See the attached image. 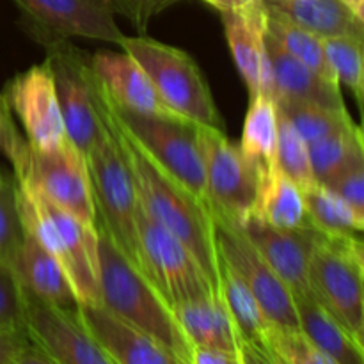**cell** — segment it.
Segmentation results:
<instances>
[{"label": "cell", "mask_w": 364, "mask_h": 364, "mask_svg": "<svg viewBox=\"0 0 364 364\" xmlns=\"http://www.w3.org/2000/svg\"><path fill=\"white\" fill-rule=\"evenodd\" d=\"M364 36H334L323 38V50L333 68L336 80L354 95L361 105L364 95V63H363Z\"/></svg>", "instance_id": "cell-32"}, {"label": "cell", "mask_w": 364, "mask_h": 364, "mask_svg": "<svg viewBox=\"0 0 364 364\" xmlns=\"http://www.w3.org/2000/svg\"><path fill=\"white\" fill-rule=\"evenodd\" d=\"M25 333L53 364H117L91 334L78 308H60L23 290Z\"/></svg>", "instance_id": "cell-11"}, {"label": "cell", "mask_w": 364, "mask_h": 364, "mask_svg": "<svg viewBox=\"0 0 364 364\" xmlns=\"http://www.w3.org/2000/svg\"><path fill=\"white\" fill-rule=\"evenodd\" d=\"M2 98L23 127L25 139L32 149L48 151L68 137L52 68L46 59L11 78Z\"/></svg>", "instance_id": "cell-14"}, {"label": "cell", "mask_w": 364, "mask_h": 364, "mask_svg": "<svg viewBox=\"0 0 364 364\" xmlns=\"http://www.w3.org/2000/svg\"><path fill=\"white\" fill-rule=\"evenodd\" d=\"M78 315L117 364H188L166 345L114 316L103 306H78Z\"/></svg>", "instance_id": "cell-18"}, {"label": "cell", "mask_w": 364, "mask_h": 364, "mask_svg": "<svg viewBox=\"0 0 364 364\" xmlns=\"http://www.w3.org/2000/svg\"><path fill=\"white\" fill-rule=\"evenodd\" d=\"M309 159L316 183H326L340 171L347 169L358 160H364L361 128L354 123L352 127L313 142L309 144Z\"/></svg>", "instance_id": "cell-29"}, {"label": "cell", "mask_w": 364, "mask_h": 364, "mask_svg": "<svg viewBox=\"0 0 364 364\" xmlns=\"http://www.w3.org/2000/svg\"><path fill=\"white\" fill-rule=\"evenodd\" d=\"M0 327L25 329L23 288L7 267H0Z\"/></svg>", "instance_id": "cell-35"}, {"label": "cell", "mask_w": 364, "mask_h": 364, "mask_svg": "<svg viewBox=\"0 0 364 364\" xmlns=\"http://www.w3.org/2000/svg\"><path fill=\"white\" fill-rule=\"evenodd\" d=\"M117 46L141 64L160 98L174 112L203 127L224 130L208 82L185 50L144 34L123 36Z\"/></svg>", "instance_id": "cell-4"}, {"label": "cell", "mask_w": 364, "mask_h": 364, "mask_svg": "<svg viewBox=\"0 0 364 364\" xmlns=\"http://www.w3.org/2000/svg\"><path fill=\"white\" fill-rule=\"evenodd\" d=\"M198 134L213 219L242 228L255 206L258 173L224 130L199 124Z\"/></svg>", "instance_id": "cell-7"}, {"label": "cell", "mask_w": 364, "mask_h": 364, "mask_svg": "<svg viewBox=\"0 0 364 364\" xmlns=\"http://www.w3.org/2000/svg\"><path fill=\"white\" fill-rule=\"evenodd\" d=\"M25 329H9L0 327V364H11L14 355L28 343Z\"/></svg>", "instance_id": "cell-39"}, {"label": "cell", "mask_w": 364, "mask_h": 364, "mask_svg": "<svg viewBox=\"0 0 364 364\" xmlns=\"http://www.w3.org/2000/svg\"><path fill=\"white\" fill-rule=\"evenodd\" d=\"M277 110V107H276ZM277 169L290 178L301 191L316 183L309 159V146L297 134L294 124L288 121L281 110H277V144H276Z\"/></svg>", "instance_id": "cell-31"}, {"label": "cell", "mask_w": 364, "mask_h": 364, "mask_svg": "<svg viewBox=\"0 0 364 364\" xmlns=\"http://www.w3.org/2000/svg\"><path fill=\"white\" fill-rule=\"evenodd\" d=\"M219 295L230 313V318L242 343V350L267 354L269 352L267 334L272 326L263 315L255 295L251 294L244 279L223 259L219 267Z\"/></svg>", "instance_id": "cell-23"}, {"label": "cell", "mask_w": 364, "mask_h": 364, "mask_svg": "<svg viewBox=\"0 0 364 364\" xmlns=\"http://www.w3.org/2000/svg\"><path fill=\"white\" fill-rule=\"evenodd\" d=\"M91 68L103 89L117 107L146 116H180L155 89L141 64L127 52H98Z\"/></svg>", "instance_id": "cell-17"}, {"label": "cell", "mask_w": 364, "mask_h": 364, "mask_svg": "<svg viewBox=\"0 0 364 364\" xmlns=\"http://www.w3.org/2000/svg\"><path fill=\"white\" fill-rule=\"evenodd\" d=\"M306 212L311 226L334 237H359L364 230V215H359L350 205L338 198L322 183L304 188Z\"/></svg>", "instance_id": "cell-27"}, {"label": "cell", "mask_w": 364, "mask_h": 364, "mask_svg": "<svg viewBox=\"0 0 364 364\" xmlns=\"http://www.w3.org/2000/svg\"><path fill=\"white\" fill-rule=\"evenodd\" d=\"M191 364H245L242 354L208 347H192Z\"/></svg>", "instance_id": "cell-40"}, {"label": "cell", "mask_w": 364, "mask_h": 364, "mask_svg": "<svg viewBox=\"0 0 364 364\" xmlns=\"http://www.w3.org/2000/svg\"><path fill=\"white\" fill-rule=\"evenodd\" d=\"M267 34L299 63L308 66L309 70L318 73L326 80L338 84L336 75L326 57L322 38L311 34L309 31L299 27L294 21L287 20L279 13H274L270 9H267Z\"/></svg>", "instance_id": "cell-28"}, {"label": "cell", "mask_w": 364, "mask_h": 364, "mask_svg": "<svg viewBox=\"0 0 364 364\" xmlns=\"http://www.w3.org/2000/svg\"><path fill=\"white\" fill-rule=\"evenodd\" d=\"M31 34L46 39L84 38L119 45L123 32L109 0H13Z\"/></svg>", "instance_id": "cell-13"}, {"label": "cell", "mask_w": 364, "mask_h": 364, "mask_svg": "<svg viewBox=\"0 0 364 364\" xmlns=\"http://www.w3.org/2000/svg\"><path fill=\"white\" fill-rule=\"evenodd\" d=\"M228 46L249 95L274 100L272 70L267 52V7L263 0L220 13Z\"/></svg>", "instance_id": "cell-15"}, {"label": "cell", "mask_w": 364, "mask_h": 364, "mask_svg": "<svg viewBox=\"0 0 364 364\" xmlns=\"http://www.w3.org/2000/svg\"><path fill=\"white\" fill-rule=\"evenodd\" d=\"M13 272L21 288L60 308H78L77 295L57 259L25 231Z\"/></svg>", "instance_id": "cell-21"}, {"label": "cell", "mask_w": 364, "mask_h": 364, "mask_svg": "<svg viewBox=\"0 0 364 364\" xmlns=\"http://www.w3.org/2000/svg\"><path fill=\"white\" fill-rule=\"evenodd\" d=\"M96 231L103 308L135 329L155 338L191 364L192 347L169 302L137 267L121 255L105 231L100 228H96Z\"/></svg>", "instance_id": "cell-2"}, {"label": "cell", "mask_w": 364, "mask_h": 364, "mask_svg": "<svg viewBox=\"0 0 364 364\" xmlns=\"http://www.w3.org/2000/svg\"><path fill=\"white\" fill-rule=\"evenodd\" d=\"M322 185L350 205L359 215H364V160H358Z\"/></svg>", "instance_id": "cell-37"}, {"label": "cell", "mask_w": 364, "mask_h": 364, "mask_svg": "<svg viewBox=\"0 0 364 364\" xmlns=\"http://www.w3.org/2000/svg\"><path fill=\"white\" fill-rule=\"evenodd\" d=\"M95 98L96 109L112 128L114 137L119 144L123 159L134 180L141 208L155 223L171 231L191 251V255L201 265L203 272L212 283L213 290L219 294L220 258L212 210L183 185L178 183L171 174H167L135 141L134 135L123 127V123L114 114L96 75Z\"/></svg>", "instance_id": "cell-1"}, {"label": "cell", "mask_w": 364, "mask_h": 364, "mask_svg": "<svg viewBox=\"0 0 364 364\" xmlns=\"http://www.w3.org/2000/svg\"><path fill=\"white\" fill-rule=\"evenodd\" d=\"M139 244L144 274L171 308L187 299L217 294L201 265L171 231L160 226L139 205Z\"/></svg>", "instance_id": "cell-9"}, {"label": "cell", "mask_w": 364, "mask_h": 364, "mask_svg": "<svg viewBox=\"0 0 364 364\" xmlns=\"http://www.w3.org/2000/svg\"><path fill=\"white\" fill-rule=\"evenodd\" d=\"M299 331L313 345L329 354L340 364H364V345L359 343L347 327L327 311L313 291L294 295Z\"/></svg>", "instance_id": "cell-22"}, {"label": "cell", "mask_w": 364, "mask_h": 364, "mask_svg": "<svg viewBox=\"0 0 364 364\" xmlns=\"http://www.w3.org/2000/svg\"><path fill=\"white\" fill-rule=\"evenodd\" d=\"M11 364H53V363L50 361V359L46 358V355L43 354V352L39 350L32 341H28V343L25 345L16 355H14V359L11 361Z\"/></svg>", "instance_id": "cell-41"}, {"label": "cell", "mask_w": 364, "mask_h": 364, "mask_svg": "<svg viewBox=\"0 0 364 364\" xmlns=\"http://www.w3.org/2000/svg\"><path fill=\"white\" fill-rule=\"evenodd\" d=\"M267 348L284 364H340L295 329L270 327Z\"/></svg>", "instance_id": "cell-34"}, {"label": "cell", "mask_w": 364, "mask_h": 364, "mask_svg": "<svg viewBox=\"0 0 364 364\" xmlns=\"http://www.w3.org/2000/svg\"><path fill=\"white\" fill-rule=\"evenodd\" d=\"M267 9L306 28L318 38L364 36L359 20L341 0H263Z\"/></svg>", "instance_id": "cell-24"}, {"label": "cell", "mask_w": 364, "mask_h": 364, "mask_svg": "<svg viewBox=\"0 0 364 364\" xmlns=\"http://www.w3.org/2000/svg\"><path fill=\"white\" fill-rule=\"evenodd\" d=\"M84 155L96 210L95 226L105 231L121 255L144 274L139 244L137 191L112 128L102 114L98 137Z\"/></svg>", "instance_id": "cell-3"}, {"label": "cell", "mask_w": 364, "mask_h": 364, "mask_svg": "<svg viewBox=\"0 0 364 364\" xmlns=\"http://www.w3.org/2000/svg\"><path fill=\"white\" fill-rule=\"evenodd\" d=\"M191 347H208L242 354V343L219 294L187 299L173 308Z\"/></svg>", "instance_id": "cell-20"}, {"label": "cell", "mask_w": 364, "mask_h": 364, "mask_svg": "<svg viewBox=\"0 0 364 364\" xmlns=\"http://www.w3.org/2000/svg\"><path fill=\"white\" fill-rule=\"evenodd\" d=\"M0 178H2V174H0Z\"/></svg>", "instance_id": "cell-46"}, {"label": "cell", "mask_w": 364, "mask_h": 364, "mask_svg": "<svg viewBox=\"0 0 364 364\" xmlns=\"http://www.w3.org/2000/svg\"><path fill=\"white\" fill-rule=\"evenodd\" d=\"M41 45L48 52L46 60L52 68L64 130L68 139L85 153L100 132L91 59L71 39H46Z\"/></svg>", "instance_id": "cell-8"}, {"label": "cell", "mask_w": 364, "mask_h": 364, "mask_svg": "<svg viewBox=\"0 0 364 364\" xmlns=\"http://www.w3.org/2000/svg\"><path fill=\"white\" fill-rule=\"evenodd\" d=\"M13 176L32 185L64 212L95 224L96 210L85 155L68 137L48 151L28 146L27 162Z\"/></svg>", "instance_id": "cell-10"}, {"label": "cell", "mask_w": 364, "mask_h": 364, "mask_svg": "<svg viewBox=\"0 0 364 364\" xmlns=\"http://www.w3.org/2000/svg\"><path fill=\"white\" fill-rule=\"evenodd\" d=\"M251 217L274 230L311 226L301 188L279 169L270 171L258 180V194Z\"/></svg>", "instance_id": "cell-25"}, {"label": "cell", "mask_w": 364, "mask_h": 364, "mask_svg": "<svg viewBox=\"0 0 364 364\" xmlns=\"http://www.w3.org/2000/svg\"><path fill=\"white\" fill-rule=\"evenodd\" d=\"M277 110L270 96L255 95L249 102L242 130L240 151L252 164L258 180L270 171L277 169Z\"/></svg>", "instance_id": "cell-26"}, {"label": "cell", "mask_w": 364, "mask_h": 364, "mask_svg": "<svg viewBox=\"0 0 364 364\" xmlns=\"http://www.w3.org/2000/svg\"><path fill=\"white\" fill-rule=\"evenodd\" d=\"M242 358H244V355H242ZM244 363H245V364H256V363H252V361H249V359H244Z\"/></svg>", "instance_id": "cell-45"}, {"label": "cell", "mask_w": 364, "mask_h": 364, "mask_svg": "<svg viewBox=\"0 0 364 364\" xmlns=\"http://www.w3.org/2000/svg\"><path fill=\"white\" fill-rule=\"evenodd\" d=\"M242 359H244V358H242Z\"/></svg>", "instance_id": "cell-47"}, {"label": "cell", "mask_w": 364, "mask_h": 364, "mask_svg": "<svg viewBox=\"0 0 364 364\" xmlns=\"http://www.w3.org/2000/svg\"><path fill=\"white\" fill-rule=\"evenodd\" d=\"M25 238L14 176L0 178V267L13 270Z\"/></svg>", "instance_id": "cell-33"}, {"label": "cell", "mask_w": 364, "mask_h": 364, "mask_svg": "<svg viewBox=\"0 0 364 364\" xmlns=\"http://www.w3.org/2000/svg\"><path fill=\"white\" fill-rule=\"evenodd\" d=\"M242 355H244V359H249V361L256 364H284L279 358H276L270 352H267V354H256V352L242 350Z\"/></svg>", "instance_id": "cell-43"}, {"label": "cell", "mask_w": 364, "mask_h": 364, "mask_svg": "<svg viewBox=\"0 0 364 364\" xmlns=\"http://www.w3.org/2000/svg\"><path fill=\"white\" fill-rule=\"evenodd\" d=\"M178 2H181V0H109L114 13L123 14L141 34L148 31L149 21L156 14L169 9L171 6Z\"/></svg>", "instance_id": "cell-38"}, {"label": "cell", "mask_w": 364, "mask_h": 364, "mask_svg": "<svg viewBox=\"0 0 364 364\" xmlns=\"http://www.w3.org/2000/svg\"><path fill=\"white\" fill-rule=\"evenodd\" d=\"M359 20L364 21V0H341Z\"/></svg>", "instance_id": "cell-44"}, {"label": "cell", "mask_w": 364, "mask_h": 364, "mask_svg": "<svg viewBox=\"0 0 364 364\" xmlns=\"http://www.w3.org/2000/svg\"><path fill=\"white\" fill-rule=\"evenodd\" d=\"M0 153L11 162L13 174L18 173L28 159L27 139L21 137V134L18 132L13 114L2 95H0Z\"/></svg>", "instance_id": "cell-36"}, {"label": "cell", "mask_w": 364, "mask_h": 364, "mask_svg": "<svg viewBox=\"0 0 364 364\" xmlns=\"http://www.w3.org/2000/svg\"><path fill=\"white\" fill-rule=\"evenodd\" d=\"M240 230L272 267L274 272L290 288L291 295L311 290L308 279L309 262L322 231L313 226L299 230H274L252 217H249Z\"/></svg>", "instance_id": "cell-16"}, {"label": "cell", "mask_w": 364, "mask_h": 364, "mask_svg": "<svg viewBox=\"0 0 364 364\" xmlns=\"http://www.w3.org/2000/svg\"><path fill=\"white\" fill-rule=\"evenodd\" d=\"M215 238L219 258L244 279L270 326L299 331L297 309L290 288L256 251L244 231L215 220Z\"/></svg>", "instance_id": "cell-12"}, {"label": "cell", "mask_w": 364, "mask_h": 364, "mask_svg": "<svg viewBox=\"0 0 364 364\" xmlns=\"http://www.w3.org/2000/svg\"><path fill=\"white\" fill-rule=\"evenodd\" d=\"M308 279L320 304L364 345V247L361 238L322 233L309 262Z\"/></svg>", "instance_id": "cell-5"}, {"label": "cell", "mask_w": 364, "mask_h": 364, "mask_svg": "<svg viewBox=\"0 0 364 364\" xmlns=\"http://www.w3.org/2000/svg\"><path fill=\"white\" fill-rule=\"evenodd\" d=\"M274 103L277 110L288 117L308 146L354 124L347 109H329L299 100H274Z\"/></svg>", "instance_id": "cell-30"}, {"label": "cell", "mask_w": 364, "mask_h": 364, "mask_svg": "<svg viewBox=\"0 0 364 364\" xmlns=\"http://www.w3.org/2000/svg\"><path fill=\"white\" fill-rule=\"evenodd\" d=\"M107 98L117 119L134 135L144 151L167 174H171L178 183L183 185L210 208L208 196H206L205 164L199 146V124L181 116L135 114L117 107L109 95Z\"/></svg>", "instance_id": "cell-6"}, {"label": "cell", "mask_w": 364, "mask_h": 364, "mask_svg": "<svg viewBox=\"0 0 364 364\" xmlns=\"http://www.w3.org/2000/svg\"><path fill=\"white\" fill-rule=\"evenodd\" d=\"M201 2L208 4L213 9H217L219 13H224V11H235L240 9V7L249 6V4L256 2V0H201Z\"/></svg>", "instance_id": "cell-42"}, {"label": "cell", "mask_w": 364, "mask_h": 364, "mask_svg": "<svg viewBox=\"0 0 364 364\" xmlns=\"http://www.w3.org/2000/svg\"><path fill=\"white\" fill-rule=\"evenodd\" d=\"M267 52H269L270 70H272L274 100H299V102L316 103L329 109H347L341 96V85L326 80L284 52L269 34H267Z\"/></svg>", "instance_id": "cell-19"}]
</instances>
